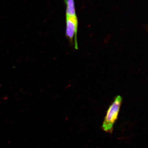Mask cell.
<instances>
[{
	"label": "cell",
	"instance_id": "obj_3",
	"mask_svg": "<svg viewBox=\"0 0 148 148\" xmlns=\"http://www.w3.org/2000/svg\"><path fill=\"white\" fill-rule=\"evenodd\" d=\"M66 5V16L77 15L74 0H64Z\"/></svg>",
	"mask_w": 148,
	"mask_h": 148
},
{
	"label": "cell",
	"instance_id": "obj_2",
	"mask_svg": "<svg viewBox=\"0 0 148 148\" xmlns=\"http://www.w3.org/2000/svg\"><path fill=\"white\" fill-rule=\"evenodd\" d=\"M66 36L72 45H74L75 49H78L77 36L78 21L77 15L66 16Z\"/></svg>",
	"mask_w": 148,
	"mask_h": 148
},
{
	"label": "cell",
	"instance_id": "obj_1",
	"mask_svg": "<svg viewBox=\"0 0 148 148\" xmlns=\"http://www.w3.org/2000/svg\"><path fill=\"white\" fill-rule=\"evenodd\" d=\"M122 100L121 96H116L107 110L102 126L105 132L112 133L114 124L118 119Z\"/></svg>",
	"mask_w": 148,
	"mask_h": 148
}]
</instances>
